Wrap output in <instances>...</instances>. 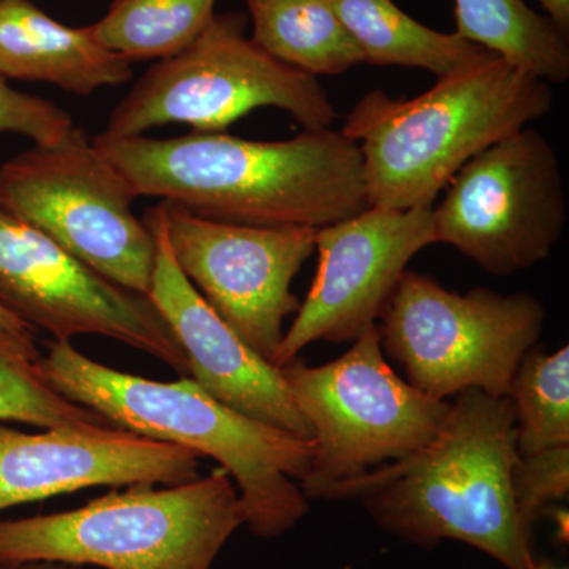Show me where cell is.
<instances>
[{"label":"cell","instance_id":"obj_1","mask_svg":"<svg viewBox=\"0 0 569 569\" xmlns=\"http://www.w3.org/2000/svg\"><path fill=\"white\" fill-rule=\"evenodd\" d=\"M91 141L134 197L162 198L201 219L320 230L370 208L362 153L340 130H305L284 141L197 130Z\"/></svg>","mask_w":569,"mask_h":569},{"label":"cell","instance_id":"obj_2","mask_svg":"<svg viewBox=\"0 0 569 569\" xmlns=\"http://www.w3.org/2000/svg\"><path fill=\"white\" fill-rule=\"evenodd\" d=\"M39 370L56 392L116 427L216 459L233 479L254 537H282L309 512L299 482L309 473L312 440L223 406L190 377L163 383L130 376L70 342L48 343Z\"/></svg>","mask_w":569,"mask_h":569},{"label":"cell","instance_id":"obj_3","mask_svg":"<svg viewBox=\"0 0 569 569\" xmlns=\"http://www.w3.org/2000/svg\"><path fill=\"white\" fill-rule=\"evenodd\" d=\"M516 459L509 397L467 389L427 447L353 482L342 500L358 498L381 529L419 548L455 539L507 569H531V531L512 493Z\"/></svg>","mask_w":569,"mask_h":569},{"label":"cell","instance_id":"obj_4","mask_svg":"<svg viewBox=\"0 0 569 569\" xmlns=\"http://www.w3.org/2000/svg\"><path fill=\"white\" fill-rule=\"evenodd\" d=\"M552 107V84L486 51L413 99L367 92L340 132L362 153L370 206L422 208L468 160Z\"/></svg>","mask_w":569,"mask_h":569},{"label":"cell","instance_id":"obj_5","mask_svg":"<svg viewBox=\"0 0 569 569\" xmlns=\"http://www.w3.org/2000/svg\"><path fill=\"white\" fill-rule=\"evenodd\" d=\"M246 511L223 468L183 485L129 486L54 515L0 520V565L211 569Z\"/></svg>","mask_w":569,"mask_h":569},{"label":"cell","instance_id":"obj_6","mask_svg":"<svg viewBox=\"0 0 569 569\" xmlns=\"http://www.w3.org/2000/svg\"><path fill=\"white\" fill-rule=\"evenodd\" d=\"M280 372L312 429V462L299 482L309 501L342 500L353 482L413 456L438 436L451 411L449 400L433 399L397 376L377 325L328 365L310 367L296 358Z\"/></svg>","mask_w":569,"mask_h":569},{"label":"cell","instance_id":"obj_7","mask_svg":"<svg viewBox=\"0 0 569 569\" xmlns=\"http://www.w3.org/2000/svg\"><path fill=\"white\" fill-rule=\"evenodd\" d=\"M246 26L244 14H216L190 47L142 74L103 133L140 137L168 123L222 132L261 107L287 111L305 130L331 129L337 111L320 81L261 50Z\"/></svg>","mask_w":569,"mask_h":569},{"label":"cell","instance_id":"obj_8","mask_svg":"<svg viewBox=\"0 0 569 569\" xmlns=\"http://www.w3.org/2000/svg\"><path fill=\"white\" fill-rule=\"evenodd\" d=\"M546 317L541 301L526 291L473 288L460 295L407 269L377 326L385 356L402 367L408 383L448 400L467 389L508 396Z\"/></svg>","mask_w":569,"mask_h":569},{"label":"cell","instance_id":"obj_9","mask_svg":"<svg viewBox=\"0 0 569 569\" xmlns=\"http://www.w3.org/2000/svg\"><path fill=\"white\" fill-rule=\"evenodd\" d=\"M129 183L82 127L0 167V209L62 247L97 274L149 295L156 239L133 212Z\"/></svg>","mask_w":569,"mask_h":569},{"label":"cell","instance_id":"obj_10","mask_svg":"<svg viewBox=\"0 0 569 569\" xmlns=\"http://www.w3.org/2000/svg\"><path fill=\"white\" fill-rule=\"evenodd\" d=\"M445 190L432 209L436 242L455 247L489 274L507 277L541 263L567 228L559 157L533 127L468 160Z\"/></svg>","mask_w":569,"mask_h":569},{"label":"cell","instance_id":"obj_11","mask_svg":"<svg viewBox=\"0 0 569 569\" xmlns=\"http://www.w3.org/2000/svg\"><path fill=\"white\" fill-rule=\"evenodd\" d=\"M160 206L182 274L220 320L272 365L283 321L301 306L291 283L316 253L317 230L216 222L168 201Z\"/></svg>","mask_w":569,"mask_h":569},{"label":"cell","instance_id":"obj_12","mask_svg":"<svg viewBox=\"0 0 569 569\" xmlns=\"http://www.w3.org/2000/svg\"><path fill=\"white\" fill-rule=\"evenodd\" d=\"M0 307L56 342L102 336L190 377L181 343L149 296L97 274L48 236L0 209Z\"/></svg>","mask_w":569,"mask_h":569},{"label":"cell","instance_id":"obj_13","mask_svg":"<svg viewBox=\"0 0 569 569\" xmlns=\"http://www.w3.org/2000/svg\"><path fill=\"white\" fill-rule=\"evenodd\" d=\"M432 209L370 206L317 230L316 280L272 366L282 369L316 342L353 343L378 325L411 258L437 244Z\"/></svg>","mask_w":569,"mask_h":569},{"label":"cell","instance_id":"obj_14","mask_svg":"<svg viewBox=\"0 0 569 569\" xmlns=\"http://www.w3.org/2000/svg\"><path fill=\"white\" fill-rule=\"evenodd\" d=\"M200 456L116 426L26 433L0 427V512L86 488L176 486L200 478Z\"/></svg>","mask_w":569,"mask_h":569},{"label":"cell","instance_id":"obj_15","mask_svg":"<svg viewBox=\"0 0 569 569\" xmlns=\"http://www.w3.org/2000/svg\"><path fill=\"white\" fill-rule=\"evenodd\" d=\"M144 222L156 239V266L148 296L181 343L190 378L223 406L312 440V429L296 406L280 369L250 350L206 305L176 264L162 206L148 209Z\"/></svg>","mask_w":569,"mask_h":569},{"label":"cell","instance_id":"obj_16","mask_svg":"<svg viewBox=\"0 0 569 569\" xmlns=\"http://www.w3.org/2000/svg\"><path fill=\"white\" fill-rule=\"evenodd\" d=\"M132 62L103 48L88 26L69 28L31 0H0V78L48 82L91 96L132 78Z\"/></svg>","mask_w":569,"mask_h":569},{"label":"cell","instance_id":"obj_17","mask_svg":"<svg viewBox=\"0 0 569 569\" xmlns=\"http://www.w3.org/2000/svg\"><path fill=\"white\" fill-rule=\"evenodd\" d=\"M252 40L277 61L336 77L365 63L361 48L329 0H247Z\"/></svg>","mask_w":569,"mask_h":569},{"label":"cell","instance_id":"obj_18","mask_svg":"<svg viewBox=\"0 0 569 569\" xmlns=\"http://www.w3.org/2000/svg\"><path fill=\"white\" fill-rule=\"evenodd\" d=\"M343 26L361 48L365 62L422 69L437 78L467 66L485 48L458 33L427 28L408 17L395 0H329Z\"/></svg>","mask_w":569,"mask_h":569},{"label":"cell","instance_id":"obj_19","mask_svg":"<svg viewBox=\"0 0 569 569\" xmlns=\"http://www.w3.org/2000/svg\"><path fill=\"white\" fill-rule=\"evenodd\" d=\"M455 18L463 40L549 84L568 80V33L526 0H455Z\"/></svg>","mask_w":569,"mask_h":569},{"label":"cell","instance_id":"obj_20","mask_svg":"<svg viewBox=\"0 0 569 569\" xmlns=\"http://www.w3.org/2000/svg\"><path fill=\"white\" fill-rule=\"evenodd\" d=\"M217 0H112L93 39L129 62L168 59L193 43L216 17Z\"/></svg>","mask_w":569,"mask_h":569},{"label":"cell","instance_id":"obj_21","mask_svg":"<svg viewBox=\"0 0 569 569\" xmlns=\"http://www.w3.org/2000/svg\"><path fill=\"white\" fill-rule=\"evenodd\" d=\"M515 408L518 455L569 445V347L552 353L533 347L508 391Z\"/></svg>","mask_w":569,"mask_h":569},{"label":"cell","instance_id":"obj_22","mask_svg":"<svg viewBox=\"0 0 569 569\" xmlns=\"http://www.w3.org/2000/svg\"><path fill=\"white\" fill-rule=\"evenodd\" d=\"M33 332L20 335L0 326V421L43 429L67 426H114L91 408L56 392L40 376Z\"/></svg>","mask_w":569,"mask_h":569},{"label":"cell","instance_id":"obj_23","mask_svg":"<svg viewBox=\"0 0 569 569\" xmlns=\"http://www.w3.org/2000/svg\"><path fill=\"white\" fill-rule=\"evenodd\" d=\"M512 493L516 508L527 529L550 505L563 500L569 493V445L518 455L512 467Z\"/></svg>","mask_w":569,"mask_h":569},{"label":"cell","instance_id":"obj_24","mask_svg":"<svg viewBox=\"0 0 569 569\" xmlns=\"http://www.w3.org/2000/svg\"><path fill=\"white\" fill-rule=\"evenodd\" d=\"M73 127L69 111L41 97L14 91L0 78V134H22L37 146H51L62 141Z\"/></svg>","mask_w":569,"mask_h":569},{"label":"cell","instance_id":"obj_25","mask_svg":"<svg viewBox=\"0 0 569 569\" xmlns=\"http://www.w3.org/2000/svg\"><path fill=\"white\" fill-rule=\"evenodd\" d=\"M546 17L549 18L560 31L569 32V0H538Z\"/></svg>","mask_w":569,"mask_h":569},{"label":"cell","instance_id":"obj_26","mask_svg":"<svg viewBox=\"0 0 569 569\" xmlns=\"http://www.w3.org/2000/svg\"><path fill=\"white\" fill-rule=\"evenodd\" d=\"M0 569H84L81 565L56 560L22 561V563L0 565Z\"/></svg>","mask_w":569,"mask_h":569},{"label":"cell","instance_id":"obj_27","mask_svg":"<svg viewBox=\"0 0 569 569\" xmlns=\"http://www.w3.org/2000/svg\"><path fill=\"white\" fill-rule=\"evenodd\" d=\"M0 326L6 329H10L13 332H20V335H29V332H33L31 328L22 325L20 320H17L13 316H10L7 310H3L0 307Z\"/></svg>","mask_w":569,"mask_h":569},{"label":"cell","instance_id":"obj_28","mask_svg":"<svg viewBox=\"0 0 569 569\" xmlns=\"http://www.w3.org/2000/svg\"><path fill=\"white\" fill-rule=\"evenodd\" d=\"M531 569H568L567 567H559V565L553 563L550 560H537L535 567Z\"/></svg>","mask_w":569,"mask_h":569}]
</instances>
